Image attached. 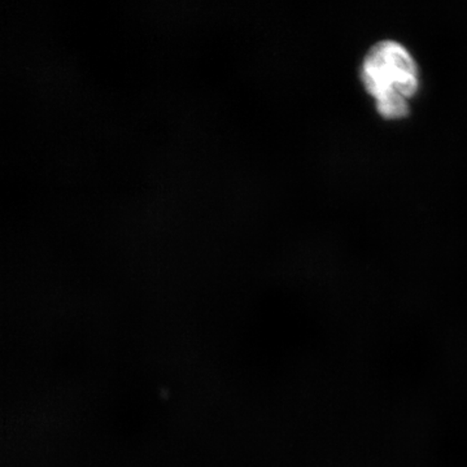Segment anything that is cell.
I'll return each instance as SVG.
<instances>
[{
    "mask_svg": "<svg viewBox=\"0 0 467 467\" xmlns=\"http://www.w3.org/2000/svg\"><path fill=\"white\" fill-rule=\"evenodd\" d=\"M359 78L384 119L409 116L410 100L420 90V72L407 46L395 39L374 43L362 58Z\"/></svg>",
    "mask_w": 467,
    "mask_h": 467,
    "instance_id": "obj_1",
    "label": "cell"
}]
</instances>
